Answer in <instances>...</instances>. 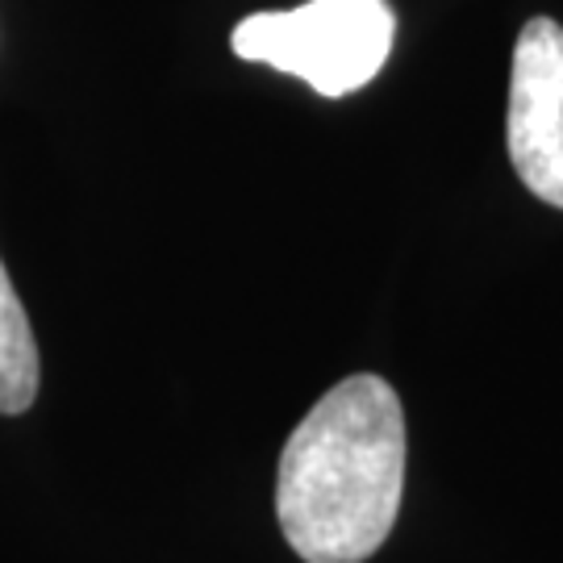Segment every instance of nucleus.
I'll return each mask as SVG.
<instances>
[{"label": "nucleus", "mask_w": 563, "mask_h": 563, "mask_svg": "<svg viewBox=\"0 0 563 563\" xmlns=\"http://www.w3.org/2000/svg\"><path fill=\"white\" fill-rule=\"evenodd\" d=\"M401 488V397L380 376H346L284 443L276 518L305 563H363L397 522Z\"/></svg>", "instance_id": "1"}, {"label": "nucleus", "mask_w": 563, "mask_h": 563, "mask_svg": "<svg viewBox=\"0 0 563 563\" xmlns=\"http://www.w3.org/2000/svg\"><path fill=\"white\" fill-rule=\"evenodd\" d=\"M397 38L388 0H309L280 13H251L230 46L246 63L297 76L322 97H346L380 76Z\"/></svg>", "instance_id": "2"}, {"label": "nucleus", "mask_w": 563, "mask_h": 563, "mask_svg": "<svg viewBox=\"0 0 563 563\" xmlns=\"http://www.w3.org/2000/svg\"><path fill=\"white\" fill-rule=\"evenodd\" d=\"M509 159L539 201L563 209V25L530 18L509 76Z\"/></svg>", "instance_id": "3"}, {"label": "nucleus", "mask_w": 563, "mask_h": 563, "mask_svg": "<svg viewBox=\"0 0 563 563\" xmlns=\"http://www.w3.org/2000/svg\"><path fill=\"white\" fill-rule=\"evenodd\" d=\"M38 342L0 263V413H25L38 397Z\"/></svg>", "instance_id": "4"}]
</instances>
